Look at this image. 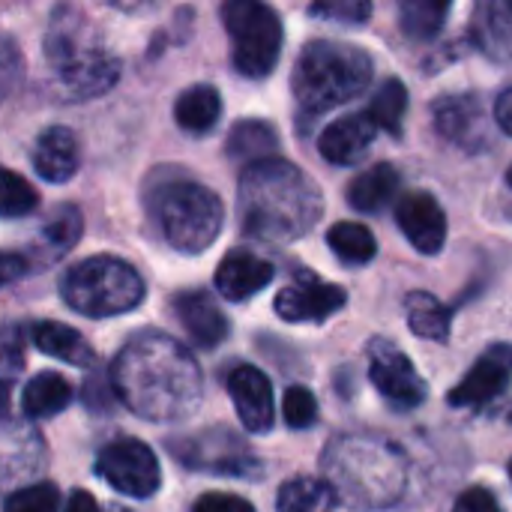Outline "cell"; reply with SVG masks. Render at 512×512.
Masks as SVG:
<instances>
[{
    "mask_svg": "<svg viewBox=\"0 0 512 512\" xmlns=\"http://www.w3.org/2000/svg\"><path fill=\"white\" fill-rule=\"evenodd\" d=\"M114 396L150 423H180L195 414L204 396L201 369L171 336H132L111 366Z\"/></svg>",
    "mask_w": 512,
    "mask_h": 512,
    "instance_id": "obj_1",
    "label": "cell"
},
{
    "mask_svg": "<svg viewBox=\"0 0 512 512\" xmlns=\"http://www.w3.org/2000/svg\"><path fill=\"white\" fill-rule=\"evenodd\" d=\"M237 207L249 237L267 243H294L321 219L324 198L306 171L273 156L243 168Z\"/></svg>",
    "mask_w": 512,
    "mask_h": 512,
    "instance_id": "obj_2",
    "label": "cell"
},
{
    "mask_svg": "<svg viewBox=\"0 0 512 512\" xmlns=\"http://www.w3.org/2000/svg\"><path fill=\"white\" fill-rule=\"evenodd\" d=\"M42 54L51 72V84L63 99H93L108 93L120 78V60L105 45L99 30L78 9H57Z\"/></svg>",
    "mask_w": 512,
    "mask_h": 512,
    "instance_id": "obj_3",
    "label": "cell"
},
{
    "mask_svg": "<svg viewBox=\"0 0 512 512\" xmlns=\"http://www.w3.org/2000/svg\"><path fill=\"white\" fill-rule=\"evenodd\" d=\"M375 75L372 57L348 42L315 39L303 48L294 66V99L303 123L357 99Z\"/></svg>",
    "mask_w": 512,
    "mask_h": 512,
    "instance_id": "obj_4",
    "label": "cell"
},
{
    "mask_svg": "<svg viewBox=\"0 0 512 512\" xmlns=\"http://www.w3.org/2000/svg\"><path fill=\"white\" fill-rule=\"evenodd\" d=\"M324 468L336 498L357 501V507H381L402 489V459L393 447L366 438H342L330 447Z\"/></svg>",
    "mask_w": 512,
    "mask_h": 512,
    "instance_id": "obj_5",
    "label": "cell"
},
{
    "mask_svg": "<svg viewBox=\"0 0 512 512\" xmlns=\"http://www.w3.org/2000/svg\"><path fill=\"white\" fill-rule=\"evenodd\" d=\"M63 300L87 318H114L132 312L147 288L132 264L114 255H96L69 267L60 279Z\"/></svg>",
    "mask_w": 512,
    "mask_h": 512,
    "instance_id": "obj_6",
    "label": "cell"
},
{
    "mask_svg": "<svg viewBox=\"0 0 512 512\" xmlns=\"http://www.w3.org/2000/svg\"><path fill=\"white\" fill-rule=\"evenodd\" d=\"M153 219L171 249L183 255L204 252L222 231V201L201 183L171 180L150 201Z\"/></svg>",
    "mask_w": 512,
    "mask_h": 512,
    "instance_id": "obj_7",
    "label": "cell"
},
{
    "mask_svg": "<svg viewBox=\"0 0 512 512\" xmlns=\"http://www.w3.org/2000/svg\"><path fill=\"white\" fill-rule=\"evenodd\" d=\"M222 21L231 36L234 69L246 78H267L282 54L279 15L255 0H231L222 6Z\"/></svg>",
    "mask_w": 512,
    "mask_h": 512,
    "instance_id": "obj_8",
    "label": "cell"
},
{
    "mask_svg": "<svg viewBox=\"0 0 512 512\" xmlns=\"http://www.w3.org/2000/svg\"><path fill=\"white\" fill-rule=\"evenodd\" d=\"M174 459L195 471L231 474V477H255L261 471L255 453L228 429H204L189 438H177L168 444Z\"/></svg>",
    "mask_w": 512,
    "mask_h": 512,
    "instance_id": "obj_9",
    "label": "cell"
},
{
    "mask_svg": "<svg viewBox=\"0 0 512 512\" xmlns=\"http://www.w3.org/2000/svg\"><path fill=\"white\" fill-rule=\"evenodd\" d=\"M96 474L129 498H150L162 483L159 459L153 450L135 438H120L96 456Z\"/></svg>",
    "mask_w": 512,
    "mask_h": 512,
    "instance_id": "obj_10",
    "label": "cell"
},
{
    "mask_svg": "<svg viewBox=\"0 0 512 512\" xmlns=\"http://www.w3.org/2000/svg\"><path fill=\"white\" fill-rule=\"evenodd\" d=\"M369 378L375 390L381 393V399L393 405L396 411L420 408L429 396L426 381L420 378L408 354L390 345L387 339L369 342Z\"/></svg>",
    "mask_w": 512,
    "mask_h": 512,
    "instance_id": "obj_11",
    "label": "cell"
},
{
    "mask_svg": "<svg viewBox=\"0 0 512 512\" xmlns=\"http://www.w3.org/2000/svg\"><path fill=\"white\" fill-rule=\"evenodd\" d=\"M348 303L345 291L339 285L321 282L318 276L300 270L279 294H276V312L288 324H315L327 321Z\"/></svg>",
    "mask_w": 512,
    "mask_h": 512,
    "instance_id": "obj_12",
    "label": "cell"
},
{
    "mask_svg": "<svg viewBox=\"0 0 512 512\" xmlns=\"http://www.w3.org/2000/svg\"><path fill=\"white\" fill-rule=\"evenodd\" d=\"M396 222L411 246L423 255H438L447 240V216L435 195L408 192L396 204Z\"/></svg>",
    "mask_w": 512,
    "mask_h": 512,
    "instance_id": "obj_13",
    "label": "cell"
},
{
    "mask_svg": "<svg viewBox=\"0 0 512 512\" xmlns=\"http://www.w3.org/2000/svg\"><path fill=\"white\" fill-rule=\"evenodd\" d=\"M512 381V345H492L477 366L462 378V384L450 393V405L456 408H480L498 399Z\"/></svg>",
    "mask_w": 512,
    "mask_h": 512,
    "instance_id": "obj_14",
    "label": "cell"
},
{
    "mask_svg": "<svg viewBox=\"0 0 512 512\" xmlns=\"http://www.w3.org/2000/svg\"><path fill=\"white\" fill-rule=\"evenodd\" d=\"M228 393L231 402L237 408L240 423L246 426V432H270L273 426V390L270 381L261 369L255 366H237L228 375Z\"/></svg>",
    "mask_w": 512,
    "mask_h": 512,
    "instance_id": "obj_15",
    "label": "cell"
},
{
    "mask_svg": "<svg viewBox=\"0 0 512 512\" xmlns=\"http://www.w3.org/2000/svg\"><path fill=\"white\" fill-rule=\"evenodd\" d=\"M174 315L198 348H216L228 339V318L207 291H183L174 297Z\"/></svg>",
    "mask_w": 512,
    "mask_h": 512,
    "instance_id": "obj_16",
    "label": "cell"
},
{
    "mask_svg": "<svg viewBox=\"0 0 512 512\" xmlns=\"http://www.w3.org/2000/svg\"><path fill=\"white\" fill-rule=\"evenodd\" d=\"M435 129L459 147H480L489 135V120L480 99L444 96L435 102Z\"/></svg>",
    "mask_w": 512,
    "mask_h": 512,
    "instance_id": "obj_17",
    "label": "cell"
},
{
    "mask_svg": "<svg viewBox=\"0 0 512 512\" xmlns=\"http://www.w3.org/2000/svg\"><path fill=\"white\" fill-rule=\"evenodd\" d=\"M33 168L42 180L48 183H66L75 177L78 165H81V144L78 135L66 126H51L45 129L36 144H33Z\"/></svg>",
    "mask_w": 512,
    "mask_h": 512,
    "instance_id": "obj_18",
    "label": "cell"
},
{
    "mask_svg": "<svg viewBox=\"0 0 512 512\" xmlns=\"http://www.w3.org/2000/svg\"><path fill=\"white\" fill-rule=\"evenodd\" d=\"M273 279V264L246 252V249H234L222 258L219 270H216V291L225 300H249L255 297L261 288H267Z\"/></svg>",
    "mask_w": 512,
    "mask_h": 512,
    "instance_id": "obj_19",
    "label": "cell"
},
{
    "mask_svg": "<svg viewBox=\"0 0 512 512\" xmlns=\"http://www.w3.org/2000/svg\"><path fill=\"white\" fill-rule=\"evenodd\" d=\"M375 135H378V129L372 126V120L366 114H351L324 129L318 150L333 165H357L372 150Z\"/></svg>",
    "mask_w": 512,
    "mask_h": 512,
    "instance_id": "obj_20",
    "label": "cell"
},
{
    "mask_svg": "<svg viewBox=\"0 0 512 512\" xmlns=\"http://www.w3.org/2000/svg\"><path fill=\"white\" fill-rule=\"evenodd\" d=\"M42 441L33 429L18 423L0 426V489L15 486L42 465Z\"/></svg>",
    "mask_w": 512,
    "mask_h": 512,
    "instance_id": "obj_21",
    "label": "cell"
},
{
    "mask_svg": "<svg viewBox=\"0 0 512 512\" xmlns=\"http://www.w3.org/2000/svg\"><path fill=\"white\" fill-rule=\"evenodd\" d=\"M30 336H33V342H36V348L42 354H48V357H54L60 363H69V366H78V369L96 366V351L87 345V339L78 330H72L66 324L39 321V324H33Z\"/></svg>",
    "mask_w": 512,
    "mask_h": 512,
    "instance_id": "obj_22",
    "label": "cell"
},
{
    "mask_svg": "<svg viewBox=\"0 0 512 512\" xmlns=\"http://www.w3.org/2000/svg\"><path fill=\"white\" fill-rule=\"evenodd\" d=\"M399 192V171L390 162L372 165L360 171L348 186V204L360 213H378L384 210Z\"/></svg>",
    "mask_w": 512,
    "mask_h": 512,
    "instance_id": "obj_23",
    "label": "cell"
},
{
    "mask_svg": "<svg viewBox=\"0 0 512 512\" xmlns=\"http://www.w3.org/2000/svg\"><path fill=\"white\" fill-rule=\"evenodd\" d=\"M81 228H84V222H81L78 207H69V204L54 207L51 216L42 222L36 240H33L36 258H39V261H57V258H63V255L78 243Z\"/></svg>",
    "mask_w": 512,
    "mask_h": 512,
    "instance_id": "obj_24",
    "label": "cell"
},
{
    "mask_svg": "<svg viewBox=\"0 0 512 512\" xmlns=\"http://www.w3.org/2000/svg\"><path fill=\"white\" fill-rule=\"evenodd\" d=\"M474 39L489 57L512 60V3H483V6H477Z\"/></svg>",
    "mask_w": 512,
    "mask_h": 512,
    "instance_id": "obj_25",
    "label": "cell"
},
{
    "mask_svg": "<svg viewBox=\"0 0 512 512\" xmlns=\"http://www.w3.org/2000/svg\"><path fill=\"white\" fill-rule=\"evenodd\" d=\"M219 114H222V96L210 84H195V87L183 90L177 105H174L177 126L183 132H192V135L210 132L219 123Z\"/></svg>",
    "mask_w": 512,
    "mask_h": 512,
    "instance_id": "obj_26",
    "label": "cell"
},
{
    "mask_svg": "<svg viewBox=\"0 0 512 512\" xmlns=\"http://www.w3.org/2000/svg\"><path fill=\"white\" fill-rule=\"evenodd\" d=\"M279 147V132L264 123V120H243L237 123L231 132H228V141H225V150L234 162H243V165H255V162H264V159H273Z\"/></svg>",
    "mask_w": 512,
    "mask_h": 512,
    "instance_id": "obj_27",
    "label": "cell"
},
{
    "mask_svg": "<svg viewBox=\"0 0 512 512\" xmlns=\"http://www.w3.org/2000/svg\"><path fill=\"white\" fill-rule=\"evenodd\" d=\"M72 402V387L63 375L57 372H42L36 375L21 396V408L30 420H48L57 417L69 408Z\"/></svg>",
    "mask_w": 512,
    "mask_h": 512,
    "instance_id": "obj_28",
    "label": "cell"
},
{
    "mask_svg": "<svg viewBox=\"0 0 512 512\" xmlns=\"http://www.w3.org/2000/svg\"><path fill=\"white\" fill-rule=\"evenodd\" d=\"M405 312H408V327L429 342H447L450 339V309L426 294V291H414L405 300Z\"/></svg>",
    "mask_w": 512,
    "mask_h": 512,
    "instance_id": "obj_29",
    "label": "cell"
},
{
    "mask_svg": "<svg viewBox=\"0 0 512 512\" xmlns=\"http://www.w3.org/2000/svg\"><path fill=\"white\" fill-rule=\"evenodd\" d=\"M408 111V90L399 78H387L375 93L366 108V117L372 120L375 129H384L390 135H402V120Z\"/></svg>",
    "mask_w": 512,
    "mask_h": 512,
    "instance_id": "obj_30",
    "label": "cell"
},
{
    "mask_svg": "<svg viewBox=\"0 0 512 512\" xmlns=\"http://www.w3.org/2000/svg\"><path fill=\"white\" fill-rule=\"evenodd\" d=\"M336 504V495L327 480L315 477H297L279 489L276 507L279 512H321Z\"/></svg>",
    "mask_w": 512,
    "mask_h": 512,
    "instance_id": "obj_31",
    "label": "cell"
},
{
    "mask_svg": "<svg viewBox=\"0 0 512 512\" xmlns=\"http://www.w3.org/2000/svg\"><path fill=\"white\" fill-rule=\"evenodd\" d=\"M327 243H330V249L336 252L339 261L354 264V267L369 264L375 258V252H378L375 234L366 225H360V222H339V225H333L330 234H327Z\"/></svg>",
    "mask_w": 512,
    "mask_h": 512,
    "instance_id": "obj_32",
    "label": "cell"
},
{
    "mask_svg": "<svg viewBox=\"0 0 512 512\" xmlns=\"http://www.w3.org/2000/svg\"><path fill=\"white\" fill-rule=\"evenodd\" d=\"M450 3L444 0H405L399 6V24L411 39H435L444 27Z\"/></svg>",
    "mask_w": 512,
    "mask_h": 512,
    "instance_id": "obj_33",
    "label": "cell"
},
{
    "mask_svg": "<svg viewBox=\"0 0 512 512\" xmlns=\"http://www.w3.org/2000/svg\"><path fill=\"white\" fill-rule=\"evenodd\" d=\"M39 207L36 189L15 171L0 165V219H18Z\"/></svg>",
    "mask_w": 512,
    "mask_h": 512,
    "instance_id": "obj_34",
    "label": "cell"
},
{
    "mask_svg": "<svg viewBox=\"0 0 512 512\" xmlns=\"http://www.w3.org/2000/svg\"><path fill=\"white\" fill-rule=\"evenodd\" d=\"M60 492L54 483H33L18 492H12L3 501V512H57Z\"/></svg>",
    "mask_w": 512,
    "mask_h": 512,
    "instance_id": "obj_35",
    "label": "cell"
},
{
    "mask_svg": "<svg viewBox=\"0 0 512 512\" xmlns=\"http://www.w3.org/2000/svg\"><path fill=\"white\" fill-rule=\"evenodd\" d=\"M282 414H285V423L291 429H309L318 420V402H315V396L306 387H291L285 393Z\"/></svg>",
    "mask_w": 512,
    "mask_h": 512,
    "instance_id": "obj_36",
    "label": "cell"
},
{
    "mask_svg": "<svg viewBox=\"0 0 512 512\" xmlns=\"http://www.w3.org/2000/svg\"><path fill=\"white\" fill-rule=\"evenodd\" d=\"M21 72H24V63H21V51H18L15 39L0 33V102L12 93Z\"/></svg>",
    "mask_w": 512,
    "mask_h": 512,
    "instance_id": "obj_37",
    "label": "cell"
},
{
    "mask_svg": "<svg viewBox=\"0 0 512 512\" xmlns=\"http://www.w3.org/2000/svg\"><path fill=\"white\" fill-rule=\"evenodd\" d=\"M309 12L324 15V18H339L348 24H360L372 15V3H366V0H324V3H315Z\"/></svg>",
    "mask_w": 512,
    "mask_h": 512,
    "instance_id": "obj_38",
    "label": "cell"
},
{
    "mask_svg": "<svg viewBox=\"0 0 512 512\" xmlns=\"http://www.w3.org/2000/svg\"><path fill=\"white\" fill-rule=\"evenodd\" d=\"M195 512H255V507L237 495H225V492H210V495H201Z\"/></svg>",
    "mask_w": 512,
    "mask_h": 512,
    "instance_id": "obj_39",
    "label": "cell"
},
{
    "mask_svg": "<svg viewBox=\"0 0 512 512\" xmlns=\"http://www.w3.org/2000/svg\"><path fill=\"white\" fill-rule=\"evenodd\" d=\"M453 512H501V504H498V498H495L489 489L474 486V489H468V492L456 501Z\"/></svg>",
    "mask_w": 512,
    "mask_h": 512,
    "instance_id": "obj_40",
    "label": "cell"
},
{
    "mask_svg": "<svg viewBox=\"0 0 512 512\" xmlns=\"http://www.w3.org/2000/svg\"><path fill=\"white\" fill-rule=\"evenodd\" d=\"M27 273V258L15 255V252H0V288L12 285L15 279H21Z\"/></svg>",
    "mask_w": 512,
    "mask_h": 512,
    "instance_id": "obj_41",
    "label": "cell"
},
{
    "mask_svg": "<svg viewBox=\"0 0 512 512\" xmlns=\"http://www.w3.org/2000/svg\"><path fill=\"white\" fill-rule=\"evenodd\" d=\"M495 120H498V126L507 135H512V87L498 96V102H495Z\"/></svg>",
    "mask_w": 512,
    "mask_h": 512,
    "instance_id": "obj_42",
    "label": "cell"
},
{
    "mask_svg": "<svg viewBox=\"0 0 512 512\" xmlns=\"http://www.w3.org/2000/svg\"><path fill=\"white\" fill-rule=\"evenodd\" d=\"M63 512H99V507H96V501L87 492H72V498H69V504H66Z\"/></svg>",
    "mask_w": 512,
    "mask_h": 512,
    "instance_id": "obj_43",
    "label": "cell"
},
{
    "mask_svg": "<svg viewBox=\"0 0 512 512\" xmlns=\"http://www.w3.org/2000/svg\"><path fill=\"white\" fill-rule=\"evenodd\" d=\"M507 183L512 186V165H510V171H507Z\"/></svg>",
    "mask_w": 512,
    "mask_h": 512,
    "instance_id": "obj_44",
    "label": "cell"
},
{
    "mask_svg": "<svg viewBox=\"0 0 512 512\" xmlns=\"http://www.w3.org/2000/svg\"><path fill=\"white\" fill-rule=\"evenodd\" d=\"M510 480H512V462H510Z\"/></svg>",
    "mask_w": 512,
    "mask_h": 512,
    "instance_id": "obj_45",
    "label": "cell"
},
{
    "mask_svg": "<svg viewBox=\"0 0 512 512\" xmlns=\"http://www.w3.org/2000/svg\"><path fill=\"white\" fill-rule=\"evenodd\" d=\"M114 512H126V510H114Z\"/></svg>",
    "mask_w": 512,
    "mask_h": 512,
    "instance_id": "obj_46",
    "label": "cell"
}]
</instances>
